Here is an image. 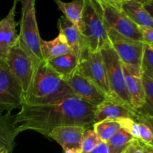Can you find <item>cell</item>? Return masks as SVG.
<instances>
[{"label": "cell", "mask_w": 153, "mask_h": 153, "mask_svg": "<svg viewBox=\"0 0 153 153\" xmlns=\"http://www.w3.org/2000/svg\"><path fill=\"white\" fill-rule=\"evenodd\" d=\"M134 120L137 121V122L143 123L150 128L152 134V142L151 144L153 145V116L148 114H140L136 111V117Z\"/></svg>", "instance_id": "obj_30"}, {"label": "cell", "mask_w": 153, "mask_h": 153, "mask_svg": "<svg viewBox=\"0 0 153 153\" xmlns=\"http://www.w3.org/2000/svg\"><path fill=\"white\" fill-rule=\"evenodd\" d=\"M144 8L146 9V11L149 13V14L150 15V16L153 19V0H150L148 2L145 3L143 4Z\"/></svg>", "instance_id": "obj_35"}, {"label": "cell", "mask_w": 153, "mask_h": 153, "mask_svg": "<svg viewBox=\"0 0 153 153\" xmlns=\"http://www.w3.org/2000/svg\"><path fill=\"white\" fill-rule=\"evenodd\" d=\"M138 123L139 126V139L140 141L145 143L151 144L152 142V134L150 128L145 125L144 123L140 122Z\"/></svg>", "instance_id": "obj_28"}, {"label": "cell", "mask_w": 153, "mask_h": 153, "mask_svg": "<svg viewBox=\"0 0 153 153\" xmlns=\"http://www.w3.org/2000/svg\"><path fill=\"white\" fill-rule=\"evenodd\" d=\"M25 105V95L17 81L12 76L6 63L0 64V111L11 114Z\"/></svg>", "instance_id": "obj_10"}, {"label": "cell", "mask_w": 153, "mask_h": 153, "mask_svg": "<svg viewBox=\"0 0 153 153\" xmlns=\"http://www.w3.org/2000/svg\"><path fill=\"white\" fill-rule=\"evenodd\" d=\"M58 7L63 12L64 16L80 30L82 28V15L84 7V0H73L64 2L61 0H54Z\"/></svg>", "instance_id": "obj_21"}, {"label": "cell", "mask_w": 153, "mask_h": 153, "mask_svg": "<svg viewBox=\"0 0 153 153\" xmlns=\"http://www.w3.org/2000/svg\"><path fill=\"white\" fill-rule=\"evenodd\" d=\"M140 70L142 74L153 80V46L144 43Z\"/></svg>", "instance_id": "obj_25"}, {"label": "cell", "mask_w": 153, "mask_h": 153, "mask_svg": "<svg viewBox=\"0 0 153 153\" xmlns=\"http://www.w3.org/2000/svg\"><path fill=\"white\" fill-rule=\"evenodd\" d=\"M117 122L120 125L121 128L127 131L134 138L139 139V126L137 121L131 118H122Z\"/></svg>", "instance_id": "obj_27"}, {"label": "cell", "mask_w": 153, "mask_h": 153, "mask_svg": "<svg viewBox=\"0 0 153 153\" xmlns=\"http://www.w3.org/2000/svg\"><path fill=\"white\" fill-rule=\"evenodd\" d=\"M40 46L44 61L73 53L61 33H59L58 35L52 40H44L42 39Z\"/></svg>", "instance_id": "obj_20"}, {"label": "cell", "mask_w": 153, "mask_h": 153, "mask_svg": "<svg viewBox=\"0 0 153 153\" xmlns=\"http://www.w3.org/2000/svg\"><path fill=\"white\" fill-rule=\"evenodd\" d=\"M19 25L18 41L37 67L44 60L41 52L42 39L39 34L35 9L22 13Z\"/></svg>", "instance_id": "obj_7"}, {"label": "cell", "mask_w": 153, "mask_h": 153, "mask_svg": "<svg viewBox=\"0 0 153 153\" xmlns=\"http://www.w3.org/2000/svg\"><path fill=\"white\" fill-rule=\"evenodd\" d=\"M88 153H108V149L107 145L105 142H102L100 145L94 148L92 151Z\"/></svg>", "instance_id": "obj_33"}, {"label": "cell", "mask_w": 153, "mask_h": 153, "mask_svg": "<svg viewBox=\"0 0 153 153\" xmlns=\"http://www.w3.org/2000/svg\"><path fill=\"white\" fill-rule=\"evenodd\" d=\"M13 117L11 114L0 111V147L9 153L15 147V139L18 135L13 126Z\"/></svg>", "instance_id": "obj_19"}, {"label": "cell", "mask_w": 153, "mask_h": 153, "mask_svg": "<svg viewBox=\"0 0 153 153\" xmlns=\"http://www.w3.org/2000/svg\"><path fill=\"white\" fill-rule=\"evenodd\" d=\"M96 108L76 96L47 104H25L13 117V126L17 134L31 130L46 137L52 129L64 126L91 128L94 124Z\"/></svg>", "instance_id": "obj_1"}, {"label": "cell", "mask_w": 153, "mask_h": 153, "mask_svg": "<svg viewBox=\"0 0 153 153\" xmlns=\"http://www.w3.org/2000/svg\"><path fill=\"white\" fill-rule=\"evenodd\" d=\"M5 63L9 71L22 88L25 98L37 67L21 46L18 40L7 54Z\"/></svg>", "instance_id": "obj_5"}, {"label": "cell", "mask_w": 153, "mask_h": 153, "mask_svg": "<svg viewBox=\"0 0 153 153\" xmlns=\"http://www.w3.org/2000/svg\"><path fill=\"white\" fill-rule=\"evenodd\" d=\"M101 139L93 128H88L82 137L81 153H88L102 143Z\"/></svg>", "instance_id": "obj_26"}, {"label": "cell", "mask_w": 153, "mask_h": 153, "mask_svg": "<svg viewBox=\"0 0 153 153\" xmlns=\"http://www.w3.org/2000/svg\"><path fill=\"white\" fill-rule=\"evenodd\" d=\"M136 1H139V2H140L141 4H145V3L148 2L149 1H150V0H136Z\"/></svg>", "instance_id": "obj_37"}, {"label": "cell", "mask_w": 153, "mask_h": 153, "mask_svg": "<svg viewBox=\"0 0 153 153\" xmlns=\"http://www.w3.org/2000/svg\"><path fill=\"white\" fill-rule=\"evenodd\" d=\"M122 153H143V149L138 139L133 138L126 146Z\"/></svg>", "instance_id": "obj_29"}, {"label": "cell", "mask_w": 153, "mask_h": 153, "mask_svg": "<svg viewBox=\"0 0 153 153\" xmlns=\"http://www.w3.org/2000/svg\"><path fill=\"white\" fill-rule=\"evenodd\" d=\"M122 66L130 103L131 107L137 111L141 108L145 103V91L141 70L123 64Z\"/></svg>", "instance_id": "obj_14"}, {"label": "cell", "mask_w": 153, "mask_h": 153, "mask_svg": "<svg viewBox=\"0 0 153 153\" xmlns=\"http://www.w3.org/2000/svg\"><path fill=\"white\" fill-rule=\"evenodd\" d=\"M143 37V42L153 46V28L149 27H140Z\"/></svg>", "instance_id": "obj_31"}, {"label": "cell", "mask_w": 153, "mask_h": 153, "mask_svg": "<svg viewBox=\"0 0 153 153\" xmlns=\"http://www.w3.org/2000/svg\"><path fill=\"white\" fill-rule=\"evenodd\" d=\"M58 26L59 33L64 35L72 52L79 59L84 51L88 49L80 30L64 16H61L59 18Z\"/></svg>", "instance_id": "obj_16"}, {"label": "cell", "mask_w": 153, "mask_h": 153, "mask_svg": "<svg viewBox=\"0 0 153 153\" xmlns=\"http://www.w3.org/2000/svg\"><path fill=\"white\" fill-rule=\"evenodd\" d=\"M86 128L81 126H64L56 127L48 134V137L55 140L64 151L77 149L81 151L82 137Z\"/></svg>", "instance_id": "obj_15"}, {"label": "cell", "mask_w": 153, "mask_h": 153, "mask_svg": "<svg viewBox=\"0 0 153 153\" xmlns=\"http://www.w3.org/2000/svg\"><path fill=\"white\" fill-rule=\"evenodd\" d=\"M67 82L76 97L94 106L100 105L107 98L101 90L78 72Z\"/></svg>", "instance_id": "obj_13"}, {"label": "cell", "mask_w": 153, "mask_h": 153, "mask_svg": "<svg viewBox=\"0 0 153 153\" xmlns=\"http://www.w3.org/2000/svg\"><path fill=\"white\" fill-rule=\"evenodd\" d=\"M19 0H13V6L4 18L0 20V64L6 62L7 54L18 40L15 20L16 7Z\"/></svg>", "instance_id": "obj_12"}, {"label": "cell", "mask_w": 153, "mask_h": 153, "mask_svg": "<svg viewBox=\"0 0 153 153\" xmlns=\"http://www.w3.org/2000/svg\"><path fill=\"white\" fill-rule=\"evenodd\" d=\"M81 33L91 52H100L109 43L107 26L97 0H84Z\"/></svg>", "instance_id": "obj_3"}, {"label": "cell", "mask_w": 153, "mask_h": 153, "mask_svg": "<svg viewBox=\"0 0 153 153\" xmlns=\"http://www.w3.org/2000/svg\"><path fill=\"white\" fill-rule=\"evenodd\" d=\"M135 117L136 111L132 107L112 97H107L96 108L94 123L104 120L117 121L122 118L135 120Z\"/></svg>", "instance_id": "obj_11"}, {"label": "cell", "mask_w": 153, "mask_h": 153, "mask_svg": "<svg viewBox=\"0 0 153 153\" xmlns=\"http://www.w3.org/2000/svg\"><path fill=\"white\" fill-rule=\"evenodd\" d=\"M112 98L131 106L126 87L122 62L109 43L100 50Z\"/></svg>", "instance_id": "obj_4"}, {"label": "cell", "mask_w": 153, "mask_h": 153, "mask_svg": "<svg viewBox=\"0 0 153 153\" xmlns=\"http://www.w3.org/2000/svg\"><path fill=\"white\" fill-rule=\"evenodd\" d=\"M110 1H117V0H110Z\"/></svg>", "instance_id": "obj_39"}, {"label": "cell", "mask_w": 153, "mask_h": 153, "mask_svg": "<svg viewBox=\"0 0 153 153\" xmlns=\"http://www.w3.org/2000/svg\"><path fill=\"white\" fill-rule=\"evenodd\" d=\"M133 138L131 134L121 128L106 142L108 153H122Z\"/></svg>", "instance_id": "obj_23"}, {"label": "cell", "mask_w": 153, "mask_h": 153, "mask_svg": "<svg viewBox=\"0 0 153 153\" xmlns=\"http://www.w3.org/2000/svg\"><path fill=\"white\" fill-rule=\"evenodd\" d=\"M45 62L54 73L66 82L77 73L79 59L73 53L57 57Z\"/></svg>", "instance_id": "obj_18"}, {"label": "cell", "mask_w": 153, "mask_h": 153, "mask_svg": "<svg viewBox=\"0 0 153 153\" xmlns=\"http://www.w3.org/2000/svg\"><path fill=\"white\" fill-rule=\"evenodd\" d=\"M0 153H9L6 149H3V148L0 147Z\"/></svg>", "instance_id": "obj_38"}, {"label": "cell", "mask_w": 153, "mask_h": 153, "mask_svg": "<svg viewBox=\"0 0 153 153\" xmlns=\"http://www.w3.org/2000/svg\"><path fill=\"white\" fill-rule=\"evenodd\" d=\"M74 96L68 83L43 61L36 69L31 88L25 96V104H47Z\"/></svg>", "instance_id": "obj_2"}, {"label": "cell", "mask_w": 153, "mask_h": 153, "mask_svg": "<svg viewBox=\"0 0 153 153\" xmlns=\"http://www.w3.org/2000/svg\"><path fill=\"white\" fill-rule=\"evenodd\" d=\"M64 153H81V151L73 149H68V150L64 151Z\"/></svg>", "instance_id": "obj_36"}, {"label": "cell", "mask_w": 153, "mask_h": 153, "mask_svg": "<svg viewBox=\"0 0 153 153\" xmlns=\"http://www.w3.org/2000/svg\"><path fill=\"white\" fill-rule=\"evenodd\" d=\"M22 4V13H25L32 9H35L36 0H19Z\"/></svg>", "instance_id": "obj_32"}, {"label": "cell", "mask_w": 153, "mask_h": 153, "mask_svg": "<svg viewBox=\"0 0 153 153\" xmlns=\"http://www.w3.org/2000/svg\"><path fill=\"white\" fill-rule=\"evenodd\" d=\"M142 81L145 91V103L141 108L136 111L153 116V80L142 74Z\"/></svg>", "instance_id": "obj_24"}, {"label": "cell", "mask_w": 153, "mask_h": 153, "mask_svg": "<svg viewBox=\"0 0 153 153\" xmlns=\"http://www.w3.org/2000/svg\"><path fill=\"white\" fill-rule=\"evenodd\" d=\"M126 15L139 27L153 28V19L143 4L136 0H117L115 1Z\"/></svg>", "instance_id": "obj_17"}, {"label": "cell", "mask_w": 153, "mask_h": 153, "mask_svg": "<svg viewBox=\"0 0 153 153\" xmlns=\"http://www.w3.org/2000/svg\"><path fill=\"white\" fill-rule=\"evenodd\" d=\"M78 73L101 90L107 97H111L105 69L100 52L85 49L79 59Z\"/></svg>", "instance_id": "obj_9"}, {"label": "cell", "mask_w": 153, "mask_h": 153, "mask_svg": "<svg viewBox=\"0 0 153 153\" xmlns=\"http://www.w3.org/2000/svg\"><path fill=\"white\" fill-rule=\"evenodd\" d=\"M109 44L122 64L140 70L144 43L128 38L111 28H107Z\"/></svg>", "instance_id": "obj_8"}, {"label": "cell", "mask_w": 153, "mask_h": 153, "mask_svg": "<svg viewBox=\"0 0 153 153\" xmlns=\"http://www.w3.org/2000/svg\"><path fill=\"white\" fill-rule=\"evenodd\" d=\"M140 142L142 146V149H143V153H153V145L145 143L140 140Z\"/></svg>", "instance_id": "obj_34"}, {"label": "cell", "mask_w": 153, "mask_h": 153, "mask_svg": "<svg viewBox=\"0 0 153 153\" xmlns=\"http://www.w3.org/2000/svg\"><path fill=\"white\" fill-rule=\"evenodd\" d=\"M92 128L102 141L105 143L121 129L120 123L115 120H104L95 123Z\"/></svg>", "instance_id": "obj_22"}, {"label": "cell", "mask_w": 153, "mask_h": 153, "mask_svg": "<svg viewBox=\"0 0 153 153\" xmlns=\"http://www.w3.org/2000/svg\"><path fill=\"white\" fill-rule=\"evenodd\" d=\"M107 28H111L119 34L137 41L143 42L140 27L131 21L120 8L115 1L97 0Z\"/></svg>", "instance_id": "obj_6"}]
</instances>
